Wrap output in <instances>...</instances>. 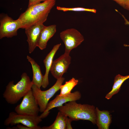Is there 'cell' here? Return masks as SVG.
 Wrapping results in <instances>:
<instances>
[{"label": "cell", "mask_w": 129, "mask_h": 129, "mask_svg": "<svg viewBox=\"0 0 129 129\" xmlns=\"http://www.w3.org/2000/svg\"><path fill=\"white\" fill-rule=\"evenodd\" d=\"M72 121L67 116L59 111L54 123L49 126L42 127V129H72Z\"/></svg>", "instance_id": "obj_14"}, {"label": "cell", "mask_w": 129, "mask_h": 129, "mask_svg": "<svg viewBox=\"0 0 129 129\" xmlns=\"http://www.w3.org/2000/svg\"><path fill=\"white\" fill-rule=\"evenodd\" d=\"M119 5L124 8L126 0H113Z\"/></svg>", "instance_id": "obj_22"}, {"label": "cell", "mask_w": 129, "mask_h": 129, "mask_svg": "<svg viewBox=\"0 0 129 129\" xmlns=\"http://www.w3.org/2000/svg\"><path fill=\"white\" fill-rule=\"evenodd\" d=\"M56 9L58 10L62 11L64 12L68 11H86L91 12L94 13H96V10L94 9L87 8L81 7L68 8L57 6L56 7Z\"/></svg>", "instance_id": "obj_19"}, {"label": "cell", "mask_w": 129, "mask_h": 129, "mask_svg": "<svg viewBox=\"0 0 129 129\" xmlns=\"http://www.w3.org/2000/svg\"><path fill=\"white\" fill-rule=\"evenodd\" d=\"M43 24H37L31 26L25 29V32L27 37L29 53L31 54L36 47L41 32L44 26Z\"/></svg>", "instance_id": "obj_11"}, {"label": "cell", "mask_w": 129, "mask_h": 129, "mask_svg": "<svg viewBox=\"0 0 129 129\" xmlns=\"http://www.w3.org/2000/svg\"><path fill=\"white\" fill-rule=\"evenodd\" d=\"M61 45V44L60 43L54 45L43 60V62L45 67V73L43 75L42 85V87L43 88H46L49 84L48 74L53 61V59L56 53Z\"/></svg>", "instance_id": "obj_12"}, {"label": "cell", "mask_w": 129, "mask_h": 129, "mask_svg": "<svg viewBox=\"0 0 129 129\" xmlns=\"http://www.w3.org/2000/svg\"><path fill=\"white\" fill-rule=\"evenodd\" d=\"M125 8L129 10V0H126Z\"/></svg>", "instance_id": "obj_23"}, {"label": "cell", "mask_w": 129, "mask_h": 129, "mask_svg": "<svg viewBox=\"0 0 129 129\" xmlns=\"http://www.w3.org/2000/svg\"><path fill=\"white\" fill-rule=\"evenodd\" d=\"M123 16V18H124V20L125 21V23L126 24H127L129 25V22L125 18V17L123 16V15H122Z\"/></svg>", "instance_id": "obj_24"}, {"label": "cell", "mask_w": 129, "mask_h": 129, "mask_svg": "<svg viewBox=\"0 0 129 129\" xmlns=\"http://www.w3.org/2000/svg\"><path fill=\"white\" fill-rule=\"evenodd\" d=\"M76 101L66 102L57 107L59 111L67 116L72 121L80 120H89L96 124V108L93 105L78 103Z\"/></svg>", "instance_id": "obj_2"}, {"label": "cell", "mask_w": 129, "mask_h": 129, "mask_svg": "<svg viewBox=\"0 0 129 129\" xmlns=\"http://www.w3.org/2000/svg\"><path fill=\"white\" fill-rule=\"evenodd\" d=\"M7 129H32L31 128L25 125H22L19 124H17L16 126L13 127L12 128L8 127Z\"/></svg>", "instance_id": "obj_20"}, {"label": "cell", "mask_w": 129, "mask_h": 129, "mask_svg": "<svg viewBox=\"0 0 129 129\" xmlns=\"http://www.w3.org/2000/svg\"><path fill=\"white\" fill-rule=\"evenodd\" d=\"M56 26L55 24L47 26H44L41 32L37 47L41 50L45 49L48 41L56 33Z\"/></svg>", "instance_id": "obj_13"}, {"label": "cell", "mask_w": 129, "mask_h": 129, "mask_svg": "<svg viewBox=\"0 0 129 129\" xmlns=\"http://www.w3.org/2000/svg\"><path fill=\"white\" fill-rule=\"evenodd\" d=\"M78 80L74 78L66 81L64 84L62 85L60 87V91L59 96H65L70 94L71 90L78 84Z\"/></svg>", "instance_id": "obj_18"}, {"label": "cell", "mask_w": 129, "mask_h": 129, "mask_svg": "<svg viewBox=\"0 0 129 129\" xmlns=\"http://www.w3.org/2000/svg\"><path fill=\"white\" fill-rule=\"evenodd\" d=\"M42 121L40 116H30L19 114L16 112L10 113L5 120L4 124L6 126H12L21 124L32 129H42L38 125Z\"/></svg>", "instance_id": "obj_5"}, {"label": "cell", "mask_w": 129, "mask_h": 129, "mask_svg": "<svg viewBox=\"0 0 129 129\" xmlns=\"http://www.w3.org/2000/svg\"><path fill=\"white\" fill-rule=\"evenodd\" d=\"M96 124L99 129H108L112 122L111 115L109 111H101L96 108Z\"/></svg>", "instance_id": "obj_15"}, {"label": "cell", "mask_w": 129, "mask_h": 129, "mask_svg": "<svg viewBox=\"0 0 129 129\" xmlns=\"http://www.w3.org/2000/svg\"><path fill=\"white\" fill-rule=\"evenodd\" d=\"M46 0H29L28 7L41 3Z\"/></svg>", "instance_id": "obj_21"}, {"label": "cell", "mask_w": 129, "mask_h": 129, "mask_svg": "<svg viewBox=\"0 0 129 129\" xmlns=\"http://www.w3.org/2000/svg\"><path fill=\"white\" fill-rule=\"evenodd\" d=\"M65 80L63 77L57 79L55 84L48 89L42 91L33 84L32 89L37 102L38 105L40 112L43 113L46 109L50 99L59 90Z\"/></svg>", "instance_id": "obj_4"}, {"label": "cell", "mask_w": 129, "mask_h": 129, "mask_svg": "<svg viewBox=\"0 0 129 129\" xmlns=\"http://www.w3.org/2000/svg\"><path fill=\"white\" fill-rule=\"evenodd\" d=\"M17 113L23 115H38L40 109L31 89L23 97L21 103L15 109Z\"/></svg>", "instance_id": "obj_6"}, {"label": "cell", "mask_w": 129, "mask_h": 129, "mask_svg": "<svg viewBox=\"0 0 129 129\" xmlns=\"http://www.w3.org/2000/svg\"><path fill=\"white\" fill-rule=\"evenodd\" d=\"M0 39L11 38L17 36L18 30L21 24L17 19L14 20L7 14L2 13L0 16Z\"/></svg>", "instance_id": "obj_8"}, {"label": "cell", "mask_w": 129, "mask_h": 129, "mask_svg": "<svg viewBox=\"0 0 129 129\" xmlns=\"http://www.w3.org/2000/svg\"><path fill=\"white\" fill-rule=\"evenodd\" d=\"M60 38L65 46L64 53L70 54L71 51L79 45L84 41L83 36L77 30L70 28L60 33Z\"/></svg>", "instance_id": "obj_7"}, {"label": "cell", "mask_w": 129, "mask_h": 129, "mask_svg": "<svg viewBox=\"0 0 129 129\" xmlns=\"http://www.w3.org/2000/svg\"><path fill=\"white\" fill-rule=\"evenodd\" d=\"M21 77L16 84H14L13 81H12L6 86L3 95L8 104L16 103L32 89L33 84L27 74L25 72L23 73Z\"/></svg>", "instance_id": "obj_3"}, {"label": "cell", "mask_w": 129, "mask_h": 129, "mask_svg": "<svg viewBox=\"0 0 129 129\" xmlns=\"http://www.w3.org/2000/svg\"><path fill=\"white\" fill-rule=\"evenodd\" d=\"M56 0H46L28 7L18 18L21 23V28L25 29L32 25L43 24L55 5Z\"/></svg>", "instance_id": "obj_1"}, {"label": "cell", "mask_w": 129, "mask_h": 129, "mask_svg": "<svg viewBox=\"0 0 129 129\" xmlns=\"http://www.w3.org/2000/svg\"><path fill=\"white\" fill-rule=\"evenodd\" d=\"M81 97V94L78 91L65 96H59V95H57L53 100L48 102L46 109L40 115V117L42 119L44 118L48 115L50 110L54 108L61 106L67 102L79 100Z\"/></svg>", "instance_id": "obj_9"}, {"label": "cell", "mask_w": 129, "mask_h": 129, "mask_svg": "<svg viewBox=\"0 0 129 129\" xmlns=\"http://www.w3.org/2000/svg\"><path fill=\"white\" fill-rule=\"evenodd\" d=\"M27 58L32 66L33 74L32 81L33 84L35 85L38 88L40 89L43 76L42 73L40 66L33 59L29 56L27 55Z\"/></svg>", "instance_id": "obj_16"}, {"label": "cell", "mask_w": 129, "mask_h": 129, "mask_svg": "<svg viewBox=\"0 0 129 129\" xmlns=\"http://www.w3.org/2000/svg\"><path fill=\"white\" fill-rule=\"evenodd\" d=\"M129 78V75L123 76L120 74L116 75L114 78V83L111 91L106 95L105 98L108 99L111 98L114 95L119 91L123 83Z\"/></svg>", "instance_id": "obj_17"}, {"label": "cell", "mask_w": 129, "mask_h": 129, "mask_svg": "<svg viewBox=\"0 0 129 129\" xmlns=\"http://www.w3.org/2000/svg\"><path fill=\"white\" fill-rule=\"evenodd\" d=\"M69 54L64 53L53 61L50 71L57 79L62 77L63 74L67 72L71 61V58Z\"/></svg>", "instance_id": "obj_10"}]
</instances>
